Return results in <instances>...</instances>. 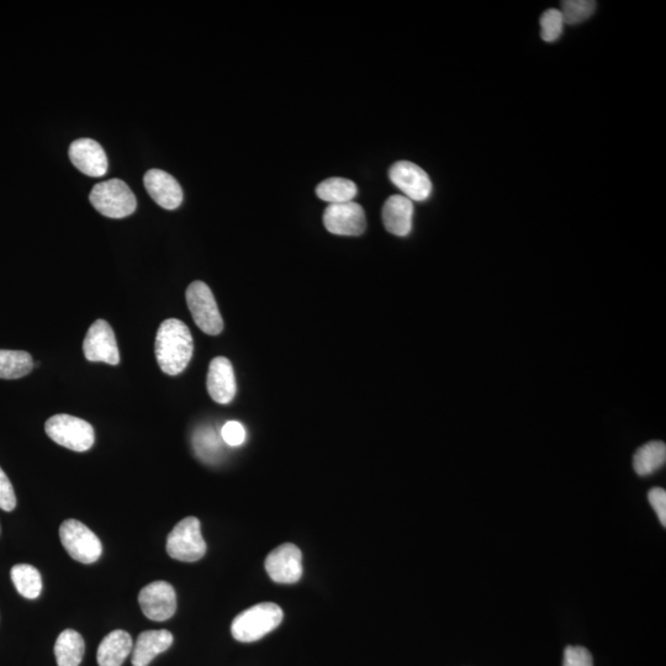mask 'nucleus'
Returning a JSON list of instances; mask_svg holds the SVG:
<instances>
[{
  "mask_svg": "<svg viewBox=\"0 0 666 666\" xmlns=\"http://www.w3.org/2000/svg\"><path fill=\"white\" fill-rule=\"evenodd\" d=\"M155 351L163 373L178 375L184 372L194 352L189 327L177 319L163 321L157 331Z\"/></svg>",
  "mask_w": 666,
  "mask_h": 666,
  "instance_id": "obj_1",
  "label": "nucleus"
},
{
  "mask_svg": "<svg viewBox=\"0 0 666 666\" xmlns=\"http://www.w3.org/2000/svg\"><path fill=\"white\" fill-rule=\"evenodd\" d=\"M282 621V609L273 602H263L235 618L231 625L232 637L242 643L257 642L274 631Z\"/></svg>",
  "mask_w": 666,
  "mask_h": 666,
  "instance_id": "obj_2",
  "label": "nucleus"
},
{
  "mask_svg": "<svg viewBox=\"0 0 666 666\" xmlns=\"http://www.w3.org/2000/svg\"><path fill=\"white\" fill-rule=\"evenodd\" d=\"M94 209L111 219H123L135 213L137 200L129 185L120 179H109L94 185L89 195Z\"/></svg>",
  "mask_w": 666,
  "mask_h": 666,
  "instance_id": "obj_3",
  "label": "nucleus"
},
{
  "mask_svg": "<svg viewBox=\"0 0 666 666\" xmlns=\"http://www.w3.org/2000/svg\"><path fill=\"white\" fill-rule=\"evenodd\" d=\"M45 431L52 441L74 452H87L95 442L93 426L71 415L60 414L50 417L46 422Z\"/></svg>",
  "mask_w": 666,
  "mask_h": 666,
  "instance_id": "obj_4",
  "label": "nucleus"
},
{
  "mask_svg": "<svg viewBox=\"0 0 666 666\" xmlns=\"http://www.w3.org/2000/svg\"><path fill=\"white\" fill-rule=\"evenodd\" d=\"M169 557L179 562L194 563L206 553V543L197 517H187L178 523L167 538Z\"/></svg>",
  "mask_w": 666,
  "mask_h": 666,
  "instance_id": "obj_5",
  "label": "nucleus"
},
{
  "mask_svg": "<svg viewBox=\"0 0 666 666\" xmlns=\"http://www.w3.org/2000/svg\"><path fill=\"white\" fill-rule=\"evenodd\" d=\"M185 299L195 324L206 335L216 336L224 330V320L208 285L200 280L193 282L185 293Z\"/></svg>",
  "mask_w": 666,
  "mask_h": 666,
  "instance_id": "obj_6",
  "label": "nucleus"
},
{
  "mask_svg": "<svg viewBox=\"0 0 666 666\" xmlns=\"http://www.w3.org/2000/svg\"><path fill=\"white\" fill-rule=\"evenodd\" d=\"M60 538L67 553L79 563L93 564L102 557V542L82 522L77 520L63 522L60 527Z\"/></svg>",
  "mask_w": 666,
  "mask_h": 666,
  "instance_id": "obj_7",
  "label": "nucleus"
},
{
  "mask_svg": "<svg viewBox=\"0 0 666 666\" xmlns=\"http://www.w3.org/2000/svg\"><path fill=\"white\" fill-rule=\"evenodd\" d=\"M391 183L411 202H425L432 193V182L421 167L409 161L394 163L389 169Z\"/></svg>",
  "mask_w": 666,
  "mask_h": 666,
  "instance_id": "obj_8",
  "label": "nucleus"
},
{
  "mask_svg": "<svg viewBox=\"0 0 666 666\" xmlns=\"http://www.w3.org/2000/svg\"><path fill=\"white\" fill-rule=\"evenodd\" d=\"M84 356L89 362H103L118 366L120 353L113 329L105 320H97L89 327L83 342Z\"/></svg>",
  "mask_w": 666,
  "mask_h": 666,
  "instance_id": "obj_9",
  "label": "nucleus"
},
{
  "mask_svg": "<svg viewBox=\"0 0 666 666\" xmlns=\"http://www.w3.org/2000/svg\"><path fill=\"white\" fill-rule=\"evenodd\" d=\"M327 231L338 236H361L367 229L366 213L361 205L348 202L330 204L324 213Z\"/></svg>",
  "mask_w": 666,
  "mask_h": 666,
  "instance_id": "obj_10",
  "label": "nucleus"
},
{
  "mask_svg": "<svg viewBox=\"0 0 666 666\" xmlns=\"http://www.w3.org/2000/svg\"><path fill=\"white\" fill-rule=\"evenodd\" d=\"M139 604L144 615L150 620L167 621L177 610L176 591L167 581H153L140 591Z\"/></svg>",
  "mask_w": 666,
  "mask_h": 666,
  "instance_id": "obj_11",
  "label": "nucleus"
},
{
  "mask_svg": "<svg viewBox=\"0 0 666 666\" xmlns=\"http://www.w3.org/2000/svg\"><path fill=\"white\" fill-rule=\"evenodd\" d=\"M266 570L274 583H298L303 576V554L292 543L282 544L268 555Z\"/></svg>",
  "mask_w": 666,
  "mask_h": 666,
  "instance_id": "obj_12",
  "label": "nucleus"
},
{
  "mask_svg": "<svg viewBox=\"0 0 666 666\" xmlns=\"http://www.w3.org/2000/svg\"><path fill=\"white\" fill-rule=\"evenodd\" d=\"M71 162L89 177H103L108 172V157L103 147L92 139H79L70 146Z\"/></svg>",
  "mask_w": 666,
  "mask_h": 666,
  "instance_id": "obj_13",
  "label": "nucleus"
},
{
  "mask_svg": "<svg viewBox=\"0 0 666 666\" xmlns=\"http://www.w3.org/2000/svg\"><path fill=\"white\" fill-rule=\"evenodd\" d=\"M150 197L166 210H176L183 202L181 184L171 174L161 169H150L144 177Z\"/></svg>",
  "mask_w": 666,
  "mask_h": 666,
  "instance_id": "obj_14",
  "label": "nucleus"
},
{
  "mask_svg": "<svg viewBox=\"0 0 666 666\" xmlns=\"http://www.w3.org/2000/svg\"><path fill=\"white\" fill-rule=\"evenodd\" d=\"M206 387L215 403L226 405L235 399L236 378L234 367L229 359L216 357L211 361Z\"/></svg>",
  "mask_w": 666,
  "mask_h": 666,
  "instance_id": "obj_15",
  "label": "nucleus"
},
{
  "mask_svg": "<svg viewBox=\"0 0 666 666\" xmlns=\"http://www.w3.org/2000/svg\"><path fill=\"white\" fill-rule=\"evenodd\" d=\"M382 218L385 229L390 234L399 237L410 235L412 219H414V204L404 195H393L383 206Z\"/></svg>",
  "mask_w": 666,
  "mask_h": 666,
  "instance_id": "obj_16",
  "label": "nucleus"
},
{
  "mask_svg": "<svg viewBox=\"0 0 666 666\" xmlns=\"http://www.w3.org/2000/svg\"><path fill=\"white\" fill-rule=\"evenodd\" d=\"M173 644V634L167 629L141 633L132 652V665L148 666L152 660L165 653Z\"/></svg>",
  "mask_w": 666,
  "mask_h": 666,
  "instance_id": "obj_17",
  "label": "nucleus"
},
{
  "mask_svg": "<svg viewBox=\"0 0 666 666\" xmlns=\"http://www.w3.org/2000/svg\"><path fill=\"white\" fill-rule=\"evenodd\" d=\"M132 638L128 632L114 631L100 643L97 660L99 666H121L132 652Z\"/></svg>",
  "mask_w": 666,
  "mask_h": 666,
  "instance_id": "obj_18",
  "label": "nucleus"
},
{
  "mask_svg": "<svg viewBox=\"0 0 666 666\" xmlns=\"http://www.w3.org/2000/svg\"><path fill=\"white\" fill-rule=\"evenodd\" d=\"M86 644L73 629H66L58 636L55 644V657L58 666H79L82 663Z\"/></svg>",
  "mask_w": 666,
  "mask_h": 666,
  "instance_id": "obj_19",
  "label": "nucleus"
},
{
  "mask_svg": "<svg viewBox=\"0 0 666 666\" xmlns=\"http://www.w3.org/2000/svg\"><path fill=\"white\" fill-rule=\"evenodd\" d=\"M666 461V446L664 442L652 441L638 449L633 458V467L638 475H647L657 472L664 467Z\"/></svg>",
  "mask_w": 666,
  "mask_h": 666,
  "instance_id": "obj_20",
  "label": "nucleus"
},
{
  "mask_svg": "<svg viewBox=\"0 0 666 666\" xmlns=\"http://www.w3.org/2000/svg\"><path fill=\"white\" fill-rule=\"evenodd\" d=\"M357 192V185L346 178L326 179L316 188L317 197L330 204L353 202Z\"/></svg>",
  "mask_w": 666,
  "mask_h": 666,
  "instance_id": "obj_21",
  "label": "nucleus"
},
{
  "mask_svg": "<svg viewBox=\"0 0 666 666\" xmlns=\"http://www.w3.org/2000/svg\"><path fill=\"white\" fill-rule=\"evenodd\" d=\"M33 368V357L28 352L0 350V379L23 378Z\"/></svg>",
  "mask_w": 666,
  "mask_h": 666,
  "instance_id": "obj_22",
  "label": "nucleus"
},
{
  "mask_svg": "<svg viewBox=\"0 0 666 666\" xmlns=\"http://www.w3.org/2000/svg\"><path fill=\"white\" fill-rule=\"evenodd\" d=\"M12 580L19 594L25 599L35 600L42 591V578L33 565L18 564L12 569Z\"/></svg>",
  "mask_w": 666,
  "mask_h": 666,
  "instance_id": "obj_23",
  "label": "nucleus"
},
{
  "mask_svg": "<svg viewBox=\"0 0 666 666\" xmlns=\"http://www.w3.org/2000/svg\"><path fill=\"white\" fill-rule=\"evenodd\" d=\"M222 438L211 427H200L194 432L193 447L197 456L206 463L218 461L222 453Z\"/></svg>",
  "mask_w": 666,
  "mask_h": 666,
  "instance_id": "obj_24",
  "label": "nucleus"
},
{
  "mask_svg": "<svg viewBox=\"0 0 666 666\" xmlns=\"http://www.w3.org/2000/svg\"><path fill=\"white\" fill-rule=\"evenodd\" d=\"M595 9L596 2L592 0H564L560 13L565 24L576 25L591 18Z\"/></svg>",
  "mask_w": 666,
  "mask_h": 666,
  "instance_id": "obj_25",
  "label": "nucleus"
},
{
  "mask_svg": "<svg viewBox=\"0 0 666 666\" xmlns=\"http://www.w3.org/2000/svg\"><path fill=\"white\" fill-rule=\"evenodd\" d=\"M564 19L558 9H548L541 17V37L546 42L557 41L564 30Z\"/></svg>",
  "mask_w": 666,
  "mask_h": 666,
  "instance_id": "obj_26",
  "label": "nucleus"
},
{
  "mask_svg": "<svg viewBox=\"0 0 666 666\" xmlns=\"http://www.w3.org/2000/svg\"><path fill=\"white\" fill-rule=\"evenodd\" d=\"M221 438L227 446L239 447L246 441V430L240 422L229 421L221 428Z\"/></svg>",
  "mask_w": 666,
  "mask_h": 666,
  "instance_id": "obj_27",
  "label": "nucleus"
},
{
  "mask_svg": "<svg viewBox=\"0 0 666 666\" xmlns=\"http://www.w3.org/2000/svg\"><path fill=\"white\" fill-rule=\"evenodd\" d=\"M17 507V496L7 474L0 468V509L10 512Z\"/></svg>",
  "mask_w": 666,
  "mask_h": 666,
  "instance_id": "obj_28",
  "label": "nucleus"
},
{
  "mask_svg": "<svg viewBox=\"0 0 666 666\" xmlns=\"http://www.w3.org/2000/svg\"><path fill=\"white\" fill-rule=\"evenodd\" d=\"M563 666H594V662L588 649L568 647L564 652Z\"/></svg>",
  "mask_w": 666,
  "mask_h": 666,
  "instance_id": "obj_29",
  "label": "nucleus"
},
{
  "mask_svg": "<svg viewBox=\"0 0 666 666\" xmlns=\"http://www.w3.org/2000/svg\"><path fill=\"white\" fill-rule=\"evenodd\" d=\"M649 504L652 505L659 517L660 523L666 526V491L662 488H654L648 494Z\"/></svg>",
  "mask_w": 666,
  "mask_h": 666,
  "instance_id": "obj_30",
  "label": "nucleus"
}]
</instances>
